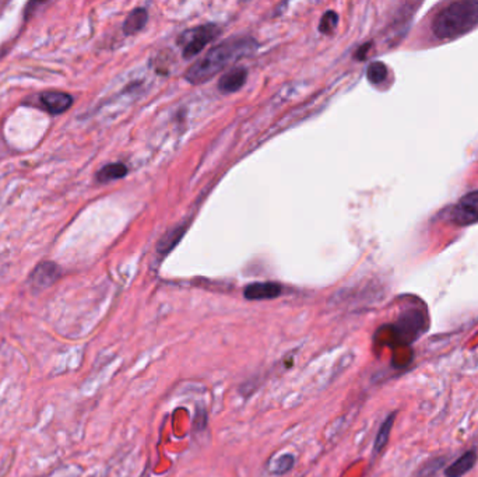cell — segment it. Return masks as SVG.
I'll list each match as a JSON object with an SVG mask.
<instances>
[{
  "label": "cell",
  "instance_id": "1",
  "mask_svg": "<svg viewBox=\"0 0 478 477\" xmlns=\"http://www.w3.org/2000/svg\"><path fill=\"white\" fill-rule=\"evenodd\" d=\"M258 46V42L251 37H232L225 40L188 69L185 74L186 82L191 85L206 83L227 66L252 55Z\"/></svg>",
  "mask_w": 478,
  "mask_h": 477
},
{
  "label": "cell",
  "instance_id": "2",
  "mask_svg": "<svg viewBox=\"0 0 478 477\" xmlns=\"http://www.w3.org/2000/svg\"><path fill=\"white\" fill-rule=\"evenodd\" d=\"M478 24V2H456L442 10L434 20V34L449 40L466 34Z\"/></svg>",
  "mask_w": 478,
  "mask_h": 477
},
{
  "label": "cell",
  "instance_id": "3",
  "mask_svg": "<svg viewBox=\"0 0 478 477\" xmlns=\"http://www.w3.org/2000/svg\"><path fill=\"white\" fill-rule=\"evenodd\" d=\"M218 27L215 24H206L182 33L179 44L182 46V53L186 59L199 55L206 45H209L218 35Z\"/></svg>",
  "mask_w": 478,
  "mask_h": 477
},
{
  "label": "cell",
  "instance_id": "4",
  "mask_svg": "<svg viewBox=\"0 0 478 477\" xmlns=\"http://www.w3.org/2000/svg\"><path fill=\"white\" fill-rule=\"evenodd\" d=\"M450 220L457 225H470L478 221V191L460 199L450 213Z\"/></svg>",
  "mask_w": 478,
  "mask_h": 477
},
{
  "label": "cell",
  "instance_id": "5",
  "mask_svg": "<svg viewBox=\"0 0 478 477\" xmlns=\"http://www.w3.org/2000/svg\"><path fill=\"white\" fill-rule=\"evenodd\" d=\"M60 277V268L53 262L39 263L30 276V284L35 291L53 286Z\"/></svg>",
  "mask_w": 478,
  "mask_h": 477
},
{
  "label": "cell",
  "instance_id": "6",
  "mask_svg": "<svg viewBox=\"0 0 478 477\" xmlns=\"http://www.w3.org/2000/svg\"><path fill=\"white\" fill-rule=\"evenodd\" d=\"M39 101L42 107L53 115H60L73 105L71 96L63 92H45L41 94Z\"/></svg>",
  "mask_w": 478,
  "mask_h": 477
},
{
  "label": "cell",
  "instance_id": "7",
  "mask_svg": "<svg viewBox=\"0 0 478 477\" xmlns=\"http://www.w3.org/2000/svg\"><path fill=\"white\" fill-rule=\"evenodd\" d=\"M248 70L244 67H233L227 71L218 82V90L222 94H231L241 90L247 83Z\"/></svg>",
  "mask_w": 478,
  "mask_h": 477
},
{
  "label": "cell",
  "instance_id": "8",
  "mask_svg": "<svg viewBox=\"0 0 478 477\" xmlns=\"http://www.w3.org/2000/svg\"><path fill=\"white\" fill-rule=\"evenodd\" d=\"M283 293V288L277 283L266 281V283H252L245 287L244 295L247 300H272L277 298Z\"/></svg>",
  "mask_w": 478,
  "mask_h": 477
},
{
  "label": "cell",
  "instance_id": "9",
  "mask_svg": "<svg viewBox=\"0 0 478 477\" xmlns=\"http://www.w3.org/2000/svg\"><path fill=\"white\" fill-rule=\"evenodd\" d=\"M477 453L475 451H468L463 453L457 460H454L446 470L445 474L446 477H463L467 471H470L474 465L477 463Z\"/></svg>",
  "mask_w": 478,
  "mask_h": 477
},
{
  "label": "cell",
  "instance_id": "10",
  "mask_svg": "<svg viewBox=\"0 0 478 477\" xmlns=\"http://www.w3.org/2000/svg\"><path fill=\"white\" fill-rule=\"evenodd\" d=\"M148 20V15L144 9H134L123 23V33L126 35H134L141 31Z\"/></svg>",
  "mask_w": 478,
  "mask_h": 477
},
{
  "label": "cell",
  "instance_id": "11",
  "mask_svg": "<svg viewBox=\"0 0 478 477\" xmlns=\"http://www.w3.org/2000/svg\"><path fill=\"white\" fill-rule=\"evenodd\" d=\"M185 231H186V227H184V225H178V227L170 229V231L161 238V240H159V243H158V245H157V251H158L159 254H163V255L168 254V252H170L171 250H174L175 245H178V243L182 240V236H184Z\"/></svg>",
  "mask_w": 478,
  "mask_h": 477
},
{
  "label": "cell",
  "instance_id": "12",
  "mask_svg": "<svg viewBox=\"0 0 478 477\" xmlns=\"http://www.w3.org/2000/svg\"><path fill=\"white\" fill-rule=\"evenodd\" d=\"M127 174V168L125 164L122 163H112L108 164L105 167H103L98 173H97V181L101 184L105 182H111L115 180H121Z\"/></svg>",
  "mask_w": 478,
  "mask_h": 477
},
{
  "label": "cell",
  "instance_id": "13",
  "mask_svg": "<svg viewBox=\"0 0 478 477\" xmlns=\"http://www.w3.org/2000/svg\"><path fill=\"white\" fill-rule=\"evenodd\" d=\"M394 417H396V413H391L390 416H387V419L382 423L378 434H376V438H375V444H373V451L375 453H379L386 445H387V441H389V437H390V431H391V427L394 424Z\"/></svg>",
  "mask_w": 478,
  "mask_h": 477
},
{
  "label": "cell",
  "instance_id": "14",
  "mask_svg": "<svg viewBox=\"0 0 478 477\" xmlns=\"http://www.w3.org/2000/svg\"><path fill=\"white\" fill-rule=\"evenodd\" d=\"M386 76H387V69L383 63L380 62H373L368 66V70H366V77H368V80L372 83V85H379L382 82L386 80Z\"/></svg>",
  "mask_w": 478,
  "mask_h": 477
},
{
  "label": "cell",
  "instance_id": "15",
  "mask_svg": "<svg viewBox=\"0 0 478 477\" xmlns=\"http://www.w3.org/2000/svg\"><path fill=\"white\" fill-rule=\"evenodd\" d=\"M337 23H339L337 13H335L333 10H329L322 16L321 24H319V31L324 34H332L335 28L337 27Z\"/></svg>",
  "mask_w": 478,
  "mask_h": 477
},
{
  "label": "cell",
  "instance_id": "16",
  "mask_svg": "<svg viewBox=\"0 0 478 477\" xmlns=\"http://www.w3.org/2000/svg\"><path fill=\"white\" fill-rule=\"evenodd\" d=\"M294 462H295V458L291 455V453H285L283 455L281 458H278L274 463V467L272 469V471L274 474H284L287 471H290L294 466Z\"/></svg>",
  "mask_w": 478,
  "mask_h": 477
}]
</instances>
